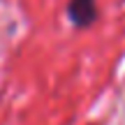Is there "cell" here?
Wrapping results in <instances>:
<instances>
[{
    "mask_svg": "<svg viewBox=\"0 0 125 125\" xmlns=\"http://www.w3.org/2000/svg\"><path fill=\"white\" fill-rule=\"evenodd\" d=\"M67 14L76 28H86L97 19V5H95V0H70Z\"/></svg>",
    "mask_w": 125,
    "mask_h": 125,
    "instance_id": "6da1fadb",
    "label": "cell"
}]
</instances>
